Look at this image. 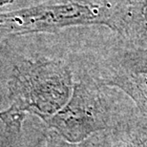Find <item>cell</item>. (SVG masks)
Listing matches in <instances>:
<instances>
[{
	"label": "cell",
	"instance_id": "1",
	"mask_svg": "<svg viewBox=\"0 0 147 147\" xmlns=\"http://www.w3.org/2000/svg\"><path fill=\"white\" fill-rule=\"evenodd\" d=\"M73 88L71 71L61 61L24 62L9 82L11 103L1 122L10 134H19L28 115L44 120L62 109Z\"/></svg>",
	"mask_w": 147,
	"mask_h": 147
},
{
	"label": "cell",
	"instance_id": "2",
	"mask_svg": "<svg viewBox=\"0 0 147 147\" xmlns=\"http://www.w3.org/2000/svg\"><path fill=\"white\" fill-rule=\"evenodd\" d=\"M109 90L90 76L80 78L74 83L71 98L62 109L42 120L47 130L72 143L109 131L125 117L116 110Z\"/></svg>",
	"mask_w": 147,
	"mask_h": 147
},
{
	"label": "cell",
	"instance_id": "3",
	"mask_svg": "<svg viewBox=\"0 0 147 147\" xmlns=\"http://www.w3.org/2000/svg\"><path fill=\"white\" fill-rule=\"evenodd\" d=\"M95 78L125 94L147 124V47L120 41L108 52Z\"/></svg>",
	"mask_w": 147,
	"mask_h": 147
},
{
	"label": "cell",
	"instance_id": "4",
	"mask_svg": "<svg viewBox=\"0 0 147 147\" xmlns=\"http://www.w3.org/2000/svg\"><path fill=\"white\" fill-rule=\"evenodd\" d=\"M102 135V147H147V124L139 115L125 117Z\"/></svg>",
	"mask_w": 147,
	"mask_h": 147
},
{
	"label": "cell",
	"instance_id": "5",
	"mask_svg": "<svg viewBox=\"0 0 147 147\" xmlns=\"http://www.w3.org/2000/svg\"><path fill=\"white\" fill-rule=\"evenodd\" d=\"M121 41L147 47V0H126V13L119 34Z\"/></svg>",
	"mask_w": 147,
	"mask_h": 147
},
{
	"label": "cell",
	"instance_id": "6",
	"mask_svg": "<svg viewBox=\"0 0 147 147\" xmlns=\"http://www.w3.org/2000/svg\"><path fill=\"white\" fill-rule=\"evenodd\" d=\"M46 147H102L103 144V135L96 134L82 142L72 143L63 140L55 132L47 130L45 135Z\"/></svg>",
	"mask_w": 147,
	"mask_h": 147
},
{
	"label": "cell",
	"instance_id": "7",
	"mask_svg": "<svg viewBox=\"0 0 147 147\" xmlns=\"http://www.w3.org/2000/svg\"><path fill=\"white\" fill-rule=\"evenodd\" d=\"M13 0H0V6L6 5V4H11L13 3Z\"/></svg>",
	"mask_w": 147,
	"mask_h": 147
}]
</instances>
